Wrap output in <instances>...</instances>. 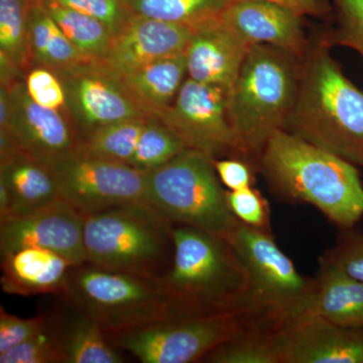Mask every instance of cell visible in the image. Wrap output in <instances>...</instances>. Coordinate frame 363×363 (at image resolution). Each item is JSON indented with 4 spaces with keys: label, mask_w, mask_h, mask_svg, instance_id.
Masks as SVG:
<instances>
[{
    "label": "cell",
    "mask_w": 363,
    "mask_h": 363,
    "mask_svg": "<svg viewBox=\"0 0 363 363\" xmlns=\"http://www.w3.org/2000/svg\"><path fill=\"white\" fill-rule=\"evenodd\" d=\"M338 28L332 43L352 48L363 59V0H333Z\"/></svg>",
    "instance_id": "obj_31"
},
{
    "label": "cell",
    "mask_w": 363,
    "mask_h": 363,
    "mask_svg": "<svg viewBox=\"0 0 363 363\" xmlns=\"http://www.w3.org/2000/svg\"><path fill=\"white\" fill-rule=\"evenodd\" d=\"M149 118L126 119L98 128L81 138L78 150L90 156L130 164Z\"/></svg>",
    "instance_id": "obj_25"
},
{
    "label": "cell",
    "mask_w": 363,
    "mask_h": 363,
    "mask_svg": "<svg viewBox=\"0 0 363 363\" xmlns=\"http://www.w3.org/2000/svg\"><path fill=\"white\" fill-rule=\"evenodd\" d=\"M48 316L20 318L0 307V354L13 350L44 330Z\"/></svg>",
    "instance_id": "obj_33"
},
{
    "label": "cell",
    "mask_w": 363,
    "mask_h": 363,
    "mask_svg": "<svg viewBox=\"0 0 363 363\" xmlns=\"http://www.w3.org/2000/svg\"><path fill=\"white\" fill-rule=\"evenodd\" d=\"M118 74L138 104L157 117L171 106L185 82L187 59L178 55Z\"/></svg>",
    "instance_id": "obj_23"
},
{
    "label": "cell",
    "mask_w": 363,
    "mask_h": 363,
    "mask_svg": "<svg viewBox=\"0 0 363 363\" xmlns=\"http://www.w3.org/2000/svg\"><path fill=\"white\" fill-rule=\"evenodd\" d=\"M66 37L93 58L102 59L111 47L112 33L101 21L57 0H40Z\"/></svg>",
    "instance_id": "obj_24"
},
{
    "label": "cell",
    "mask_w": 363,
    "mask_h": 363,
    "mask_svg": "<svg viewBox=\"0 0 363 363\" xmlns=\"http://www.w3.org/2000/svg\"><path fill=\"white\" fill-rule=\"evenodd\" d=\"M64 6L88 14L101 21L111 30L112 35L121 30L133 11L124 0H57Z\"/></svg>",
    "instance_id": "obj_34"
},
{
    "label": "cell",
    "mask_w": 363,
    "mask_h": 363,
    "mask_svg": "<svg viewBox=\"0 0 363 363\" xmlns=\"http://www.w3.org/2000/svg\"><path fill=\"white\" fill-rule=\"evenodd\" d=\"M248 272L242 318L250 327L279 328L309 312L314 279L301 276L264 229L238 222L225 238Z\"/></svg>",
    "instance_id": "obj_6"
},
{
    "label": "cell",
    "mask_w": 363,
    "mask_h": 363,
    "mask_svg": "<svg viewBox=\"0 0 363 363\" xmlns=\"http://www.w3.org/2000/svg\"><path fill=\"white\" fill-rule=\"evenodd\" d=\"M247 324L238 314L168 315L150 323L107 333L112 345L143 363L200 362L217 346L235 337Z\"/></svg>",
    "instance_id": "obj_9"
},
{
    "label": "cell",
    "mask_w": 363,
    "mask_h": 363,
    "mask_svg": "<svg viewBox=\"0 0 363 363\" xmlns=\"http://www.w3.org/2000/svg\"><path fill=\"white\" fill-rule=\"evenodd\" d=\"M28 0H0V52L23 76L32 69L26 26Z\"/></svg>",
    "instance_id": "obj_29"
},
{
    "label": "cell",
    "mask_w": 363,
    "mask_h": 363,
    "mask_svg": "<svg viewBox=\"0 0 363 363\" xmlns=\"http://www.w3.org/2000/svg\"><path fill=\"white\" fill-rule=\"evenodd\" d=\"M60 297L94 318L106 333L150 323L171 313L161 279L85 262L74 264Z\"/></svg>",
    "instance_id": "obj_8"
},
{
    "label": "cell",
    "mask_w": 363,
    "mask_h": 363,
    "mask_svg": "<svg viewBox=\"0 0 363 363\" xmlns=\"http://www.w3.org/2000/svg\"><path fill=\"white\" fill-rule=\"evenodd\" d=\"M226 201L234 216L247 225L269 233V212L266 200L255 189L226 191Z\"/></svg>",
    "instance_id": "obj_32"
},
{
    "label": "cell",
    "mask_w": 363,
    "mask_h": 363,
    "mask_svg": "<svg viewBox=\"0 0 363 363\" xmlns=\"http://www.w3.org/2000/svg\"><path fill=\"white\" fill-rule=\"evenodd\" d=\"M61 199L84 216L145 201V174L77 150L49 164Z\"/></svg>",
    "instance_id": "obj_10"
},
{
    "label": "cell",
    "mask_w": 363,
    "mask_h": 363,
    "mask_svg": "<svg viewBox=\"0 0 363 363\" xmlns=\"http://www.w3.org/2000/svg\"><path fill=\"white\" fill-rule=\"evenodd\" d=\"M174 257L161 279L169 315H242L250 279L226 238L195 227L174 225Z\"/></svg>",
    "instance_id": "obj_2"
},
{
    "label": "cell",
    "mask_w": 363,
    "mask_h": 363,
    "mask_svg": "<svg viewBox=\"0 0 363 363\" xmlns=\"http://www.w3.org/2000/svg\"><path fill=\"white\" fill-rule=\"evenodd\" d=\"M221 21L248 45H267L302 60L305 52L303 16L260 0H233Z\"/></svg>",
    "instance_id": "obj_17"
},
{
    "label": "cell",
    "mask_w": 363,
    "mask_h": 363,
    "mask_svg": "<svg viewBox=\"0 0 363 363\" xmlns=\"http://www.w3.org/2000/svg\"><path fill=\"white\" fill-rule=\"evenodd\" d=\"M230 1H233V0H230ZM260 1L269 2V4L286 7L302 16H325L330 9L327 0H260Z\"/></svg>",
    "instance_id": "obj_38"
},
{
    "label": "cell",
    "mask_w": 363,
    "mask_h": 363,
    "mask_svg": "<svg viewBox=\"0 0 363 363\" xmlns=\"http://www.w3.org/2000/svg\"><path fill=\"white\" fill-rule=\"evenodd\" d=\"M194 28L179 23L131 14L121 30L112 37L106 65L123 73L159 60L185 54Z\"/></svg>",
    "instance_id": "obj_16"
},
{
    "label": "cell",
    "mask_w": 363,
    "mask_h": 363,
    "mask_svg": "<svg viewBox=\"0 0 363 363\" xmlns=\"http://www.w3.org/2000/svg\"><path fill=\"white\" fill-rule=\"evenodd\" d=\"M52 72L63 86L66 109L80 140L107 124L152 117L138 104L119 74L101 59Z\"/></svg>",
    "instance_id": "obj_11"
},
{
    "label": "cell",
    "mask_w": 363,
    "mask_h": 363,
    "mask_svg": "<svg viewBox=\"0 0 363 363\" xmlns=\"http://www.w3.org/2000/svg\"><path fill=\"white\" fill-rule=\"evenodd\" d=\"M85 216L64 200L23 215L0 219V253L37 247L74 264L87 262L83 230Z\"/></svg>",
    "instance_id": "obj_13"
},
{
    "label": "cell",
    "mask_w": 363,
    "mask_h": 363,
    "mask_svg": "<svg viewBox=\"0 0 363 363\" xmlns=\"http://www.w3.org/2000/svg\"><path fill=\"white\" fill-rule=\"evenodd\" d=\"M28 94L40 106L61 109L66 107L65 92L54 72L47 68L30 69L26 76Z\"/></svg>",
    "instance_id": "obj_35"
},
{
    "label": "cell",
    "mask_w": 363,
    "mask_h": 363,
    "mask_svg": "<svg viewBox=\"0 0 363 363\" xmlns=\"http://www.w3.org/2000/svg\"><path fill=\"white\" fill-rule=\"evenodd\" d=\"M87 262L162 279L174 257V224L147 202L109 208L84 219Z\"/></svg>",
    "instance_id": "obj_5"
},
{
    "label": "cell",
    "mask_w": 363,
    "mask_h": 363,
    "mask_svg": "<svg viewBox=\"0 0 363 363\" xmlns=\"http://www.w3.org/2000/svg\"><path fill=\"white\" fill-rule=\"evenodd\" d=\"M229 91L187 78L171 106L157 117L188 149L215 160L235 152L245 155L229 117Z\"/></svg>",
    "instance_id": "obj_12"
},
{
    "label": "cell",
    "mask_w": 363,
    "mask_h": 363,
    "mask_svg": "<svg viewBox=\"0 0 363 363\" xmlns=\"http://www.w3.org/2000/svg\"><path fill=\"white\" fill-rule=\"evenodd\" d=\"M187 149L180 136L166 124L157 117H150L138 138L130 166L140 173L147 174L167 164Z\"/></svg>",
    "instance_id": "obj_28"
},
{
    "label": "cell",
    "mask_w": 363,
    "mask_h": 363,
    "mask_svg": "<svg viewBox=\"0 0 363 363\" xmlns=\"http://www.w3.org/2000/svg\"><path fill=\"white\" fill-rule=\"evenodd\" d=\"M325 259L363 283V235L346 238Z\"/></svg>",
    "instance_id": "obj_36"
},
{
    "label": "cell",
    "mask_w": 363,
    "mask_h": 363,
    "mask_svg": "<svg viewBox=\"0 0 363 363\" xmlns=\"http://www.w3.org/2000/svg\"><path fill=\"white\" fill-rule=\"evenodd\" d=\"M130 11L154 20L196 26L220 18L230 0H124Z\"/></svg>",
    "instance_id": "obj_26"
},
{
    "label": "cell",
    "mask_w": 363,
    "mask_h": 363,
    "mask_svg": "<svg viewBox=\"0 0 363 363\" xmlns=\"http://www.w3.org/2000/svg\"><path fill=\"white\" fill-rule=\"evenodd\" d=\"M298 57L267 45H252L229 91L228 112L245 155H260L284 130L297 100Z\"/></svg>",
    "instance_id": "obj_4"
},
{
    "label": "cell",
    "mask_w": 363,
    "mask_h": 363,
    "mask_svg": "<svg viewBox=\"0 0 363 363\" xmlns=\"http://www.w3.org/2000/svg\"><path fill=\"white\" fill-rule=\"evenodd\" d=\"M267 180L289 199L311 204L342 228L363 216V185L355 164L281 130L262 150Z\"/></svg>",
    "instance_id": "obj_1"
},
{
    "label": "cell",
    "mask_w": 363,
    "mask_h": 363,
    "mask_svg": "<svg viewBox=\"0 0 363 363\" xmlns=\"http://www.w3.org/2000/svg\"><path fill=\"white\" fill-rule=\"evenodd\" d=\"M221 183L229 190H241L252 185V174L245 162L234 159L214 160Z\"/></svg>",
    "instance_id": "obj_37"
},
{
    "label": "cell",
    "mask_w": 363,
    "mask_h": 363,
    "mask_svg": "<svg viewBox=\"0 0 363 363\" xmlns=\"http://www.w3.org/2000/svg\"><path fill=\"white\" fill-rule=\"evenodd\" d=\"M213 157L187 149L145 174V201L174 225L225 238L240 222L229 209Z\"/></svg>",
    "instance_id": "obj_7"
},
{
    "label": "cell",
    "mask_w": 363,
    "mask_h": 363,
    "mask_svg": "<svg viewBox=\"0 0 363 363\" xmlns=\"http://www.w3.org/2000/svg\"><path fill=\"white\" fill-rule=\"evenodd\" d=\"M284 130L363 168V91L325 50H316L302 66Z\"/></svg>",
    "instance_id": "obj_3"
},
{
    "label": "cell",
    "mask_w": 363,
    "mask_h": 363,
    "mask_svg": "<svg viewBox=\"0 0 363 363\" xmlns=\"http://www.w3.org/2000/svg\"><path fill=\"white\" fill-rule=\"evenodd\" d=\"M64 312L50 322L65 357V363H121L123 357L97 320L65 298Z\"/></svg>",
    "instance_id": "obj_21"
},
{
    "label": "cell",
    "mask_w": 363,
    "mask_h": 363,
    "mask_svg": "<svg viewBox=\"0 0 363 363\" xmlns=\"http://www.w3.org/2000/svg\"><path fill=\"white\" fill-rule=\"evenodd\" d=\"M281 363H363V328L307 314L274 329Z\"/></svg>",
    "instance_id": "obj_15"
},
{
    "label": "cell",
    "mask_w": 363,
    "mask_h": 363,
    "mask_svg": "<svg viewBox=\"0 0 363 363\" xmlns=\"http://www.w3.org/2000/svg\"><path fill=\"white\" fill-rule=\"evenodd\" d=\"M0 186L9 199L7 213L2 218L30 213L61 200L49 164L23 150L0 161Z\"/></svg>",
    "instance_id": "obj_20"
},
{
    "label": "cell",
    "mask_w": 363,
    "mask_h": 363,
    "mask_svg": "<svg viewBox=\"0 0 363 363\" xmlns=\"http://www.w3.org/2000/svg\"><path fill=\"white\" fill-rule=\"evenodd\" d=\"M0 363H65V357L50 323L49 316L44 330L0 354Z\"/></svg>",
    "instance_id": "obj_30"
},
{
    "label": "cell",
    "mask_w": 363,
    "mask_h": 363,
    "mask_svg": "<svg viewBox=\"0 0 363 363\" xmlns=\"http://www.w3.org/2000/svg\"><path fill=\"white\" fill-rule=\"evenodd\" d=\"M250 47L220 18L196 26L185 52L188 78L230 89Z\"/></svg>",
    "instance_id": "obj_18"
},
{
    "label": "cell",
    "mask_w": 363,
    "mask_h": 363,
    "mask_svg": "<svg viewBox=\"0 0 363 363\" xmlns=\"http://www.w3.org/2000/svg\"><path fill=\"white\" fill-rule=\"evenodd\" d=\"M11 89V111L7 130L13 133L20 149L47 164L76 152L80 138L66 107L40 106L28 94L26 79Z\"/></svg>",
    "instance_id": "obj_14"
},
{
    "label": "cell",
    "mask_w": 363,
    "mask_h": 363,
    "mask_svg": "<svg viewBox=\"0 0 363 363\" xmlns=\"http://www.w3.org/2000/svg\"><path fill=\"white\" fill-rule=\"evenodd\" d=\"M203 362L281 363L274 338V328L247 326L235 337L217 346Z\"/></svg>",
    "instance_id": "obj_27"
},
{
    "label": "cell",
    "mask_w": 363,
    "mask_h": 363,
    "mask_svg": "<svg viewBox=\"0 0 363 363\" xmlns=\"http://www.w3.org/2000/svg\"><path fill=\"white\" fill-rule=\"evenodd\" d=\"M308 314L348 328H363V283L329 260L314 279Z\"/></svg>",
    "instance_id": "obj_22"
},
{
    "label": "cell",
    "mask_w": 363,
    "mask_h": 363,
    "mask_svg": "<svg viewBox=\"0 0 363 363\" xmlns=\"http://www.w3.org/2000/svg\"><path fill=\"white\" fill-rule=\"evenodd\" d=\"M73 266L51 250L20 248L1 257L2 290L18 296L61 295Z\"/></svg>",
    "instance_id": "obj_19"
}]
</instances>
